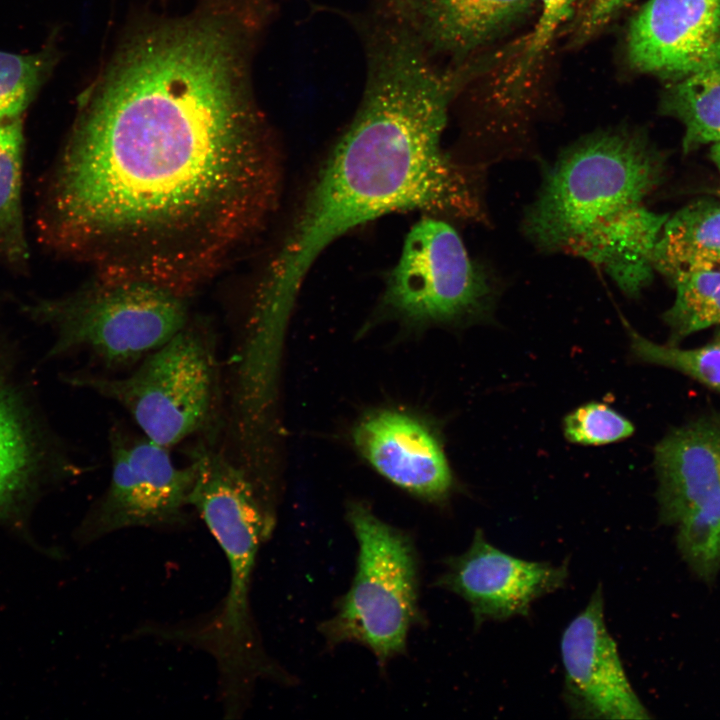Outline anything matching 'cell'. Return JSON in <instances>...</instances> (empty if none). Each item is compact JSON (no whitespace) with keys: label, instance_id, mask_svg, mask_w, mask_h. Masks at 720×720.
Here are the masks:
<instances>
[{"label":"cell","instance_id":"1","mask_svg":"<svg viewBox=\"0 0 720 720\" xmlns=\"http://www.w3.org/2000/svg\"><path fill=\"white\" fill-rule=\"evenodd\" d=\"M260 30L216 0L149 26L82 95L38 232L97 274L191 294L271 216L280 162L254 97Z\"/></svg>","mask_w":720,"mask_h":720},{"label":"cell","instance_id":"2","mask_svg":"<svg viewBox=\"0 0 720 720\" xmlns=\"http://www.w3.org/2000/svg\"><path fill=\"white\" fill-rule=\"evenodd\" d=\"M365 83L356 113L308 189L258 286L290 312L320 254L350 230L381 216L419 210L481 220L477 184L444 152L454 100L475 79L472 65L434 58L411 25L376 14L356 28Z\"/></svg>","mask_w":720,"mask_h":720},{"label":"cell","instance_id":"3","mask_svg":"<svg viewBox=\"0 0 720 720\" xmlns=\"http://www.w3.org/2000/svg\"><path fill=\"white\" fill-rule=\"evenodd\" d=\"M186 455L196 471L191 507L224 552L230 582L221 606L199 622L181 627L180 637L211 654L220 676L243 677L265 660L252 623L249 593L259 548L272 529V515L259 487L219 440L199 438L187 447Z\"/></svg>","mask_w":720,"mask_h":720},{"label":"cell","instance_id":"4","mask_svg":"<svg viewBox=\"0 0 720 720\" xmlns=\"http://www.w3.org/2000/svg\"><path fill=\"white\" fill-rule=\"evenodd\" d=\"M663 154L640 129L606 128L568 146L547 170L523 230L543 251L574 250L662 182Z\"/></svg>","mask_w":720,"mask_h":720},{"label":"cell","instance_id":"5","mask_svg":"<svg viewBox=\"0 0 720 720\" xmlns=\"http://www.w3.org/2000/svg\"><path fill=\"white\" fill-rule=\"evenodd\" d=\"M79 383L124 408L144 436L170 448L190 437L219 438L223 386L215 336L190 321L122 377L85 374Z\"/></svg>","mask_w":720,"mask_h":720},{"label":"cell","instance_id":"6","mask_svg":"<svg viewBox=\"0 0 720 720\" xmlns=\"http://www.w3.org/2000/svg\"><path fill=\"white\" fill-rule=\"evenodd\" d=\"M190 294L134 277L97 274L70 295L38 303L60 349H83L109 371L137 365L190 321Z\"/></svg>","mask_w":720,"mask_h":720},{"label":"cell","instance_id":"7","mask_svg":"<svg viewBox=\"0 0 720 720\" xmlns=\"http://www.w3.org/2000/svg\"><path fill=\"white\" fill-rule=\"evenodd\" d=\"M358 543L352 585L321 632L333 645L357 642L380 665L406 649L408 632L419 619L418 567L410 538L379 519L362 503L347 513Z\"/></svg>","mask_w":720,"mask_h":720},{"label":"cell","instance_id":"8","mask_svg":"<svg viewBox=\"0 0 720 720\" xmlns=\"http://www.w3.org/2000/svg\"><path fill=\"white\" fill-rule=\"evenodd\" d=\"M659 521L676 530L690 570L705 581L720 571V414L672 428L655 446Z\"/></svg>","mask_w":720,"mask_h":720},{"label":"cell","instance_id":"9","mask_svg":"<svg viewBox=\"0 0 720 720\" xmlns=\"http://www.w3.org/2000/svg\"><path fill=\"white\" fill-rule=\"evenodd\" d=\"M495 287L475 263L455 228L427 216L408 232L388 274L383 305L414 323L490 318Z\"/></svg>","mask_w":720,"mask_h":720},{"label":"cell","instance_id":"10","mask_svg":"<svg viewBox=\"0 0 720 720\" xmlns=\"http://www.w3.org/2000/svg\"><path fill=\"white\" fill-rule=\"evenodd\" d=\"M111 476L82 526L88 541L127 528H176L190 521L195 467L175 465L169 448L122 424L108 436Z\"/></svg>","mask_w":720,"mask_h":720},{"label":"cell","instance_id":"11","mask_svg":"<svg viewBox=\"0 0 720 720\" xmlns=\"http://www.w3.org/2000/svg\"><path fill=\"white\" fill-rule=\"evenodd\" d=\"M560 648L563 700L573 718L651 717L630 684L616 642L606 627L601 584L563 631Z\"/></svg>","mask_w":720,"mask_h":720},{"label":"cell","instance_id":"12","mask_svg":"<svg viewBox=\"0 0 720 720\" xmlns=\"http://www.w3.org/2000/svg\"><path fill=\"white\" fill-rule=\"evenodd\" d=\"M568 575L567 561L555 565L513 556L476 529L469 548L446 560L436 585L463 598L479 627L487 621L529 616L532 604L562 588Z\"/></svg>","mask_w":720,"mask_h":720},{"label":"cell","instance_id":"13","mask_svg":"<svg viewBox=\"0 0 720 720\" xmlns=\"http://www.w3.org/2000/svg\"><path fill=\"white\" fill-rule=\"evenodd\" d=\"M628 65L674 80L720 59V0H648L625 36Z\"/></svg>","mask_w":720,"mask_h":720},{"label":"cell","instance_id":"14","mask_svg":"<svg viewBox=\"0 0 720 720\" xmlns=\"http://www.w3.org/2000/svg\"><path fill=\"white\" fill-rule=\"evenodd\" d=\"M354 442L368 462L395 485L426 500H446L454 478L439 440L421 422L380 411L355 428Z\"/></svg>","mask_w":720,"mask_h":720},{"label":"cell","instance_id":"15","mask_svg":"<svg viewBox=\"0 0 720 720\" xmlns=\"http://www.w3.org/2000/svg\"><path fill=\"white\" fill-rule=\"evenodd\" d=\"M429 53L462 64L518 28L537 0H399Z\"/></svg>","mask_w":720,"mask_h":720},{"label":"cell","instance_id":"16","mask_svg":"<svg viewBox=\"0 0 720 720\" xmlns=\"http://www.w3.org/2000/svg\"><path fill=\"white\" fill-rule=\"evenodd\" d=\"M668 214L635 206L607 224L572 255L602 268L628 297H637L653 279L652 256Z\"/></svg>","mask_w":720,"mask_h":720},{"label":"cell","instance_id":"17","mask_svg":"<svg viewBox=\"0 0 720 720\" xmlns=\"http://www.w3.org/2000/svg\"><path fill=\"white\" fill-rule=\"evenodd\" d=\"M652 263L671 282L686 272L720 268V201H695L668 216Z\"/></svg>","mask_w":720,"mask_h":720},{"label":"cell","instance_id":"18","mask_svg":"<svg viewBox=\"0 0 720 720\" xmlns=\"http://www.w3.org/2000/svg\"><path fill=\"white\" fill-rule=\"evenodd\" d=\"M659 110L683 124L685 154L720 141V59L671 80L663 90Z\"/></svg>","mask_w":720,"mask_h":720},{"label":"cell","instance_id":"19","mask_svg":"<svg viewBox=\"0 0 720 720\" xmlns=\"http://www.w3.org/2000/svg\"><path fill=\"white\" fill-rule=\"evenodd\" d=\"M24 117L0 121V263L22 271L29 248L22 208Z\"/></svg>","mask_w":720,"mask_h":720},{"label":"cell","instance_id":"20","mask_svg":"<svg viewBox=\"0 0 720 720\" xmlns=\"http://www.w3.org/2000/svg\"><path fill=\"white\" fill-rule=\"evenodd\" d=\"M672 284L675 299L662 317L668 344L679 345L693 333L720 325V268L686 272Z\"/></svg>","mask_w":720,"mask_h":720},{"label":"cell","instance_id":"21","mask_svg":"<svg viewBox=\"0 0 720 720\" xmlns=\"http://www.w3.org/2000/svg\"><path fill=\"white\" fill-rule=\"evenodd\" d=\"M58 58L54 39L34 53L0 51V121L24 117L51 76Z\"/></svg>","mask_w":720,"mask_h":720},{"label":"cell","instance_id":"22","mask_svg":"<svg viewBox=\"0 0 720 720\" xmlns=\"http://www.w3.org/2000/svg\"><path fill=\"white\" fill-rule=\"evenodd\" d=\"M627 328L635 359L676 370L720 395V327L708 343L690 349L659 344Z\"/></svg>","mask_w":720,"mask_h":720},{"label":"cell","instance_id":"23","mask_svg":"<svg viewBox=\"0 0 720 720\" xmlns=\"http://www.w3.org/2000/svg\"><path fill=\"white\" fill-rule=\"evenodd\" d=\"M579 0H537L538 19L534 29L523 38L524 45L508 65L505 92L508 99L518 98L544 60L558 29L570 18Z\"/></svg>","mask_w":720,"mask_h":720},{"label":"cell","instance_id":"24","mask_svg":"<svg viewBox=\"0 0 720 720\" xmlns=\"http://www.w3.org/2000/svg\"><path fill=\"white\" fill-rule=\"evenodd\" d=\"M30 464L31 449L27 432L0 377V507L22 487Z\"/></svg>","mask_w":720,"mask_h":720},{"label":"cell","instance_id":"25","mask_svg":"<svg viewBox=\"0 0 720 720\" xmlns=\"http://www.w3.org/2000/svg\"><path fill=\"white\" fill-rule=\"evenodd\" d=\"M563 431L569 442L581 445L611 444L633 435V423L607 404L588 402L563 420Z\"/></svg>","mask_w":720,"mask_h":720},{"label":"cell","instance_id":"26","mask_svg":"<svg viewBox=\"0 0 720 720\" xmlns=\"http://www.w3.org/2000/svg\"><path fill=\"white\" fill-rule=\"evenodd\" d=\"M636 0H586L571 25L568 47L580 48L603 33Z\"/></svg>","mask_w":720,"mask_h":720},{"label":"cell","instance_id":"27","mask_svg":"<svg viewBox=\"0 0 720 720\" xmlns=\"http://www.w3.org/2000/svg\"><path fill=\"white\" fill-rule=\"evenodd\" d=\"M376 3H386V4H390V5H393L394 7H396V8H398V9L401 10V8H400L398 5H396L395 3H393V2H391V1H389V0H370V1L367 3V6L372 5V4H376ZM367 6H366V7H367ZM401 11H402V10H401ZM356 13H357V12H356ZM402 13H403V11H402ZM354 14H355V13H351V14L347 15V17L350 19L351 16L354 15ZM403 14H404V13H403ZM404 15H405V14H404ZM405 17H406V16H405ZM406 18H407V17H406ZM411 26H412V25H411ZM414 30H415V29H414ZM471 60H477V61H479V62L482 64V67H483V72H482V74L486 71V64H485V62H484L483 59H481V58H474V59H471ZM469 61H470V60H469ZM444 63H445V62H444ZM464 63H465V62H464ZM448 64H449V63H448ZM482 74H481V75H482Z\"/></svg>","mask_w":720,"mask_h":720},{"label":"cell","instance_id":"28","mask_svg":"<svg viewBox=\"0 0 720 720\" xmlns=\"http://www.w3.org/2000/svg\"><path fill=\"white\" fill-rule=\"evenodd\" d=\"M710 158L720 172V141L712 144Z\"/></svg>","mask_w":720,"mask_h":720}]
</instances>
